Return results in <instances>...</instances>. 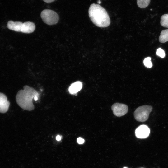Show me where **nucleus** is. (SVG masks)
Masks as SVG:
<instances>
[{
	"mask_svg": "<svg viewBox=\"0 0 168 168\" xmlns=\"http://www.w3.org/2000/svg\"><path fill=\"white\" fill-rule=\"evenodd\" d=\"M89 17L92 22L100 27H106L109 26L110 21L105 9L100 5L93 3L88 10Z\"/></svg>",
	"mask_w": 168,
	"mask_h": 168,
	"instance_id": "obj_1",
	"label": "nucleus"
},
{
	"mask_svg": "<svg viewBox=\"0 0 168 168\" xmlns=\"http://www.w3.org/2000/svg\"><path fill=\"white\" fill-rule=\"evenodd\" d=\"M152 110V107L150 105H143L138 107L134 113L135 119L139 122H143L146 121Z\"/></svg>",
	"mask_w": 168,
	"mask_h": 168,
	"instance_id": "obj_2",
	"label": "nucleus"
},
{
	"mask_svg": "<svg viewBox=\"0 0 168 168\" xmlns=\"http://www.w3.org/2000/svg\"><path fill=\"white\" fill-rule=\"evenodd\" d=\"M41 17L43 21L48 25L57 24L59 20V16L54 11L49 9H44L41 13Z\"/></svg>",
	"mask_w": 168,
	"mask_h": 168,
	"instance_id": "obj_3",
	"label": "nucleus"
},
{
	"mask_svg": "<svg viewBox=\"0 0 168 168\" xmlns=\"http://www.w3.org/2000/svg\"><path fill=\"white\" fill-rule=\"evenodd\" d=\"M111 109L114 115L117 117H120L127 113L128 107L125 104L116 103L112 105Z\"/></svg>",
	"mask_w": 168,
	"mask_h": 168,
	"instance_id": "obj_4",
	"label": "nucleus"
},
{
	"mask_svg": "<svg viewBox=\"0 0 168 168\" xmlns=\"http://www.w3.org/2000/svg\"><path fill=\"white\" fill-rule=\"evenodd\" d=\"M150 133V129L147 126L145 125H140L135 131L136 137L139 138H145L147 137Z\"/></svg>",
	"mask_w": 168,
	"mask_h": 168,
	"instance_id": "obj_5",
	"label": "nucleus"
},
{
	"mask_svg": "<svg viewBox=\"0 0 168 168\" xmlns=\"http://www.w3.org/2000/svg\"><path fill=\"white\" fill-rule=\"evenodd\" d=\"M9 105V102L6 96L2 93H0V113H5L7 112Z\"/></svg>",
	"mask_w": 168,
	"mask_h": 168,
	"instance_id": "obj_6",
	"label": "nucleus"
},
{
	"mask_svg": "<svg viewBox=\"0 0 168 168\" xmlns=\"http://www.w3.org/2000/svg\"><path fill=\"white\" fill-rule=\"evenodd\" d=\"M23 23L20 21H10L7 23L8 28L17 32H21L23 27Z\"/></svg>",
	"mask_w": 168,
	"mask_h": 168,
	"instance_id": "obj_7",
	"label": "nucleus"
},
{
	"mask_svg": "<svg viewBox=\"0 0 168 168\" xmlns=\"http://www.w3.org/2000/svg\"><path fill=\"white\" fill-rule=\"evenodd\" d=\"M35 29V25L34 23L30 21L23 23V27L21 32L25 33H30L34 31Z\"/></svg>",
	"mask_w": 168,
	"mask_h": 168,
	"instance_id": "obj_8",
	"label": "nucleus"
},
{
	"mask_svg": "<svg viewBox=\"0 0 168 168\" xmlns=\"http://www.w3.org/2000/svg\"><path fill=\"white\" fill-rule=\"evenodd\" d=\"M82 86V83L80 81H77L72 83L69 88V91L71 94H75L79 91Z\"/></svg>",
	"mask_w": 168,
	"mask_h": 168,
	"instance_id": "obj_9",
	"label": "nucleus"
},
{
	"mask_svg": "<svg viewBox=\"0 0 168 168\" xmlns=\"http://www.w3.org/2000/svg\"><path fill=\"white\" fill-rule=\"evenodd\" d=\"M159 41L162 43L168 41V29L161 31L159 37Z\"/></svg>",
	"mask_w": 168,
	"mask_h": 168,
	"instance_id": "obj_10",
	"label": "nucleus"
},
{
	"mask_svg": "<svg viewBox=\"0 0 168 168\" xmlns=\"http://www.w3.org/2000/svg\"><path fill=\"white\" fill-rule=\"evenodd\" d=\"M137 1L138 7L141 8H144L149 5L150 0H137Z\"/></svg>",
	"mask_w": 168,
	"mask_h": 168,
	"instance_id": "obj_11",
	"label": "nucleus"
},
{
	"mask_svg": "<svg viewBox=\"0 0 168 168\" xmlns=\"http://www.w3.org/2000/svg\"><path fill=\"white\" fill-rule=\"evenodd\" d=\"M160 23L162 26L168 28V14L162 16L161 18Z\"/></svg>",
	"mask_w": 168,
	"mask_h": 168,
	"instance_id": "obj_12",
	"label": "nucleus"
},
{
	"mask_svg": "<svg viewBox=\"0 0 168 168\" xmlns=\"http://www.w3.org/2000/svg\"><path fill=\"white\" fill-rule=\"evenodd\" d=\"M151 60V58L150 57H148L145 58L143 61V63L146 67L150 68L152 66V65Z\"/></svg>",
	"mask_w": 168,
	"mask_h": 168,
	"instance_id": "obj_13",
	"label": "nucleus"
},
{
	"mask_svg": "<svg viewBox=\"0 0 168 168\" xmlns=\"http://www.w3.org/2000/svg\"><path fill=\"white\" fill-rule=\"evenodd\" d=\"M156 54L161 58H164L165 56L164 51L161 48L157 49L156 51Z\"/></svg>",
	"mask_w": 168,
	"mask_h": 168,
	"instance_id": "obj_14",
	"label": "nucleus"
},
{
	"mask_svg": "<svg viewBox=\"0 0 168 168\" xmlns=\"http://www.w3.org/2000/svg\"><path fill=\"white\" fill-rule=\"evenodd\" d=\"M77 141L79 144H82L84 142V140L82 138L79 137L77 139Z\"/></svg>",
	"mask_w": 168,
	"mask_h": 168,
	"instance_id": "obj_15",
	"label": "nucleus"
},
{
	"mask_svg": "<svg viewBox=\"0 0 168 168\" xmlns=\"http://www.w3.org/2000/svg\"><path fill=\"white\" fill-rule=\"evenodd\" d=\"M45 2L47 3H50L53 2L55 0H43Z\"/></svg>",
	"mask_w": 168,
	"mask_h": 168,
	"instance_id": "obj_16",
	"label": "nucleus"
},
{
	"mask_svg": "<svg viewBox=\"0 0 168 168\" xmlns=\"http://www.w3.org/2000/svg\"><path fill=\"white\" fill-rule=\"evenodd\" d=\"M61 138V137L60 135H57L56 137V139L58 141H60Z\"/></svg>",
	"mask_w": 168,
	"mask_h": 168,
	"instance_id": "obj_17",
	"label": "nucleus"
},
{
	"mask_svg": "<svg viewBox=\"0 0 168 168\" xmlns=\"http://www.w3.org/2000/svg\"><path fill=\"white\" fill-rule=\"evenodd\" d=\"M37 97H35L34 98V100H37Z\"/></svg>",
	"mask_w": 168,
	"mask_h": 168,
	"instance_id": "obj_18",
	"label": "nucleus"
},
{
	"mask_svg": "<svg viewBox=\"0 0 168 168\" xmlns=\"http://www.w3.org/2000/svg\"><path fill=\"white\" fill-rule=\"evenodd\" d=\"M97 2L99 4H100V3L101 2L100 0H98Z\"/></svg>",
	"mask_w": 168,
	"mask_h": 168,
	"instance_id": "obj_19",
	"label": "nucleus"
},
{
	"mask_svg": "<svg viewBox=\"0 0 168 168\" xmlns=\"http://www.w3.org/2000/svg\"><path fill=\"white\" fill-rule=\"evenodd\" d=\"M123 168H127L126 167H124Z\"/></svg>",
	"mask_w": 168,
	"mask_h": 168,
	"instance_id": "obj_20",
	"label": "nucleus"
},
{
	"mask_svg": "<svg viewBox=\"0 0 168 168\" xmlns=\"http://www.w3.org/2000/svg\"><path fill=\"white\" fill-rule=\"evenodd\" d=\"M144 168L141 167V168Z\"/></svg>",
	"mask_w": 168,
	"mask_h": 168,
	"instance_id": "obj_21",
	"label": "nucleus"
}]
</instances>
